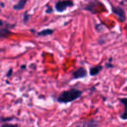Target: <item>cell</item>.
<instances>
[{"mask_svg":"<svg viewBox=\"0 0 127 127\" xmlns=\"http://www.w3.org/2000/svg\"><path fill=\"white\" fill-rule=\"evenodd\" d=\"M27 1H28V0H19L18 3L13 6V9L16 10H23V9H24V7H25Z\"/></svg>","mask_w":127,"mask_h":127,"instance_id":"obj_7","label":"cell"},{"mask_svg":"<svg viewBox=\"0 0 127 127\" xmlns=\"http://www.w3.org/2000/svg\"><path fill=\"white\" fill-rule=\"evenodd\" d=\"M11 74H12V69H10L8 71V72H7V74H6V77H10V76H11Z\"/></svg>","mask_w":127,"mask_h":127,"instance_id":"obj_14","label":"cell"},{"mask_svg":"<svg viewBox=\"0 0 127 127\" xmlns=\"http://www.w3.org/2000/svg\"><path fill=\"white\" fill-rule=\"evenodd\" d=\"M30 17H31V16L29 15V14L27 13V12H25V13H24V19H23V20H24V24H26V23H28V22H29V20L30 19Z\"/></svg>","mask_w":127,"mask_h":127,"instance_id":"obj_12","label":"cell"},{"mask_svg":"<svg viewBox=\"0 0 127 127\" xmlns=\"http://www.w3.org/2000/svg\"><path fill=\"white\" fill-rule=\"evenodd\" d=\"M54 33V30L52 29H44L41 31H38L36 33L37 37H47V36L52 35Z\"/></svg>","mask_w":127,"mask_h":127,"instance_id":"obj_5","label":"cell"},{"mask_svg":"<svg viewBox=\"0 0 127 127\" xmlns=\"http://www.w3.org/2000/svg\"><path fill=\"white\" fill-rule=\"evenodd\" d=\"M112 11L113 12L115 15L118 16L119 21H121V22L126 21V13H125L124 10H123L122 8H120V7H119V6H112Z\"/></svg>","mask_w":127,"mask_h":127,"instance_id":"obj_3","label":"cell"},{"mask_svg":"<svg viewBox=\"0 0 127 127\" xmlns=\"http://www.w3.org/2000/svg\"><path fill=\"white\" fill-rule=\"evenodd\" d=\"M120 102L125 105V112L120 116V118L124 120H127V98H120Z\"/></svg>","mask_w":127,"mask_h":127,"instance_id":"obj_6","label":"cell"},{"mask_svg":"<svg viewBox=\"0 0 127 127\" xmlns=\"http://www.w3.org/2000/svg\"><path fill=\"white\" fill-rule=\"evenodd\" d=\"M73 78H85L87 76V70L85 69L84 67H80L79 69H77L75 71L73 72Z\"/></svg>","mask_w":127,"mask_h":127,"instance_id":"obj_4","label":"cell"},{"mask_svg":"<svg viewBox=\"0 0 127 127\" xmlns=\"http://www.w3.org/2000/svg\"><path fill=\"white\" fill-rule=\"evenodd\" d=\"M94 8H95V3H94V2H90L87 6L84 7V10H90L91 12H94Z\"/></svg>","mask_w":127,"mask_h":127,"instance_id":"obj_10","label":"cell"},{"mask_svg":"<svg viewBox=\"0 0 127 127\" xmlns=\"http://www.w3.org/2000/svg\"><path fill=\"white\" fill-rule=\"evenodd\" d=\"M106 67H112V64H107Z\"/></svg>","mask_w":127,"mask_h":127,"instance_id":"obj_18","label":"cell"},{"mask_svg":"<svg viewBox=\"0 0 127 127\" xmlns=\"http://www.w3.org/2000/svg\"><path fill=\"white\" fill-rule=\"evenodd\" d=\"M12 32L9 30V28L7 27H3L0 29V37H7L8 36L11 35Z\"/></svg>","mask_w":127,"mask_h":127,"instance_id":"obj_9","label":"cell"},{"mask_svg":"<svg viewBox=\"0 0 127 127\" xmlns=\"http://www.w3.org/2000/svg\"><path fill=\"white\" fill-rule=\"evenodd\" d=\"M103 69L101 65H97V66H94V67L90 68V75L91 76H96L97 74H99L100 72V71Z\"/></svg>","mask_w":127,"mask_h":127,"instance_id":"obj_8","label":"cell"},{"mask_svg":"<svg viewBox=\"0 0 127 127\" xmlns=\"http://www.w3.org/2000/svg\"><path fill=\"white\" fill-rule=\"evenodd\" d=\"M25 68H26V65H25V64H24V65H22V66H21V69H23V70H24V69H25Z\"/></svg>","mask_w":127,"mask_h":127,"instance_id":"obj_17","label":"cell"},{"mask_svg":"<svg viewBox=\"0 0 127 127\" xmlns=\"http://www.w3.org/2000/svg\"><path fill=\"white\" fill-rule=\"evenodd\" d=\"M80 126H97V123L94 122V120H89V122L84 123V124H81Z\"/></svg>","mask_w":127,"mask_h":127,"instance_id":"obj_11","label":"cell"},{"mask_svg":"<svg viewBox=\"0 0 127 127\" xmlns=\"http://www.w3.org/2000/svg\"><path fill=\"white\" fill-rule=\"evenodd\" d=\"M3 126H16V125H9V124H4V125H3Z\"/></svg>","mask_w":127,"mask_h":127,"instance_id":"obj_16","label":"cell"},{"mask_svg":"<svg viewBox=\"0 0 127 127\" xmlns=\"http://www.w3.org/2000/svg\"><path fill=\"white\" fill-rule=\"evenodd\" d=\"M53 11V9L51 8V7H48V9L46 10V13H51V12Z\"/></svg>","mask_w":127,"mask_h":127,"instance_id":"obj_13","label":"cell"},{"mask_svg":"<svg viewBox=\"0 0 127 127\" xmlns=\"http://www.w3.org/2000/svg\"><path fill=\"white\" fill-rule=\"evenodd\" d=\"M74 6V2L72 0H60L56 2L55 5V10L58 12H63L68 7Z\"/></svg>","mask_w":127,"mask_h":127,"instance_id":"obj_2","label":"cell"},{"mask_svg":"<svg viewBox=\"0 0 127 127\" xmlns=\"http://www.w3.org/2000/svg\"><path fill=\"white\" fill-rule=\"evenodd\" d=\"M4 51V49H0V51Z\"/></svg>","mask_w":127,"mask_h":127,"instance_id":"obj_19","label":"cell"},{"mask_svg":"<svg viewBox=\"0 0 127 127\" xmlns=\"http://www.w3.org/2000/svg\"><path fill=\"white\" fill-rule=\"evenodd\" d=\"M1 121H10V119H11V118H9V119H3V118H1Z\"/></svg>","mask_w":127,"mask_h":127,"instance_id":"obj_15","label":"cell"},{"mask_svg":"<svg viewBox=\"0 0 127 127\" xmlns=\"http://www.w3.org/2000/svg\"><path fill=\"white\" fill-rule=\"evenodd\" d=\"M82 95V92L78 89H70V90L64 91L59 95L57 98V101L59 103L66 104V103H70L74 100L78 99Z\"/></svg>","mask_w":127,"mask_h":127,"instance_id":"obj_1","label":"cell"}]
</instances>
